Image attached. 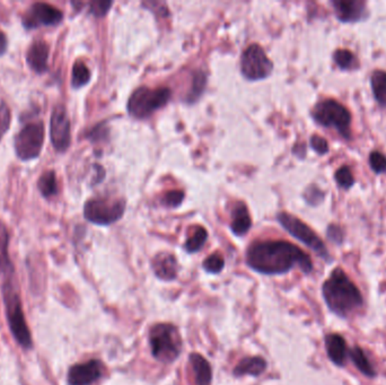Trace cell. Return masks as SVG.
Wrapping results in <instances>:
<instances>
[{
	"instance_id": "36",
	"label": "cell",
	"mask_w": 386,
	"mask_h": 385,
	"mask_svg": "<svg viewBox=\"0 0 386 385\" xmlns=\"http://www.w3.org/2000/svg\"><path fill=\"white\" fill-rule=\"evenodd\" d=\"M111 6H112L111 1H93V3H90V12L96 17H102V16L105 15L106 12H109Z\"/></svg>"
},
{
	"instance_id": "23",
	"label": "cell",
	"mask_w": 386,
	"mask_h": 385,
	"mask_svg": "<svg viewBox=\"0 0 386 385\" xmlns=\"http://www.w3.org/2000/svg\"><path fill=\"white\" fill-rule=\"evenodd\" d=\"M334 60L336 65L343 72L356 70L359 68V61L355 53L347 49H338L334 51Z\"/></svg>"
},
{
	"instance_id": "35",
	"label": "cell",
	"mask_w": 386,
	"mask_h": 385,
	"mask_svg": "<svg viewBox=\"0 0 386 385\" xmlns=\"http://www.w3.org/2000/svg\"><path fill=\"white\" fill-rule=\"evenodd\" d=\"M309 144H311L312 149L318 152V155H325L330 150L327 139H324L323 137H320L318 135L312 136Z\"/></svg>"
},
{
	"instance_id": "13",
	"label": "cell",
	"mask_w": 386,
	"mask_h": 385,
	"mask_svg": "<svg viewBox=\"0 0 386 385\" xmlns=\"http://www.w3.org/2000/svg\"><path fill=\"white\" fill-rule=\"evenodd\" d=\"M331 5L336 19L343 24L363 22L369 16L367 3L363 0H334Z\"/></svg>"
},
{
	"instance_id": "15",
	"label": "cell",
	"mask_w": 386,
	"mask_h": 385,
	"mask_svg": "<svg viewBox=\"0 0 386 385\" xmlns=\"http://www.w3.org/2000/svg\"><path fill=\"white\" fill-rule=\"evenodd\" d=\"M49 59V46L45 41H34L28 48L26 53V62L33 72L43 74L48 70Z\"/></svg>"
},
{
	"instance_id": "8",
	"label": "cell",
	"mask_w": 386,
	"mask_h": 385,
	"mask_svg": "<svg viewBox=\"0 0 386 385\" xmlns=\"http://www.w3.org/2000/svg\"><path fill=\"white\" fill-rule=\"evenodd\" d=\"M125 201L123 199H92L85 204V218L96 225H110L116 223L123 216Z\"/></svg>"
},
{
	"instance_id": "22",
	"label": "cell",
	"mask_w": 386,
	"mask_h": 385,
	"mask_svg": "<svg viewBox=\"0 0 386 385\" xmlns=\"http://www.w3.org/2000/svg\"><path fill=\"white\" fill-rule=\"evenodd\" d=\"M371 87L376 102L386 109V72L374 70L371 75Z\"/></svg>"
},
{
	"instance_id": "5",
	"label": "cell",
	"mask_w": 386,
	"mask_h": 385,
	"mask_svg": "<svg viewBox=\"0 0 386 385\" xmlns=\"http://www.w3.org/2000/svg\"><path fill=\"white\" fill-rule=\"evenodd\" d=\"M152 353L162 363H172L182 351V340L179 330L168 323L156 324L150 333Z\"/></svg>"
},
{
	"instance_id": "26",
	"label": "cell",
	"mask_w": 386,
	"mask_h": 385,
	"mask_svg": "<svg viewBox=\"0 0 386 385\" xmlns=\"http://www.w3.org/2000/svg\"><path fill=\"white\" fill-rule=\"evenodd\" d=\"M90 79V69L84 62L77 61L72 67V85L74 88H81L88 84Z\"/></svg>"
},
{
	"instance_id": "33",
	"label": "cell",
	"mask_w": 386,
	"mask_h": 385,
	"mask_svg": "<svg viewBox=\"0 0 386 385\" xmlns=\"http://www.w3.org/2000/svg\"><path fill=\"white\" fill-rule=\"evenodd\" d=\"M183 199V191L173 190V191H170V192L166 193L165 196L163 197L162 204L163 206H165V207L175 208V207H179V206L182 204Z\"/></svg>"
},
{
	"instance_id": "7",
	"label": "cell",
	"mask_w": 386,
	"mask_h": 385,
	"mask_svg": "<svg viewBox=\"0 0 386 385\" xmlns=\"http://www.w3.org/2000/svg\"><path fill=\"white\" fill-rule=\"evenodd\" d=\"M278 221L281 224V226L285 230L293 235L295 239H298L301 242L304 243L307 248H311L312 251H314L320 258L323 259L327 262H331L330 253L327 251V246L324 244L318 234L312 230L311 227L307 226L305 223H303L301 219L294 216V215L288 214V213H281L278 214Z\"/></svg>"
},
{
	"instance_id": "17",
	"label": "cell",
	"mask_w": 386,
	"mask_h": 385,
	"mask_svg": "<svg viewBox=\"0 0 386 385\" xmlns=\"http://www.w3.org/2000/svg\"><path fill=\"white\" fill-rule=\"evenodd\" d=\"M153 269L156 276L163 280H173L178 276L179 264L176 258L171 253H159L153 260Z\"/></svg>"
},
{
	"instance_id": "3",
	"label": "cell",
	"mask_w": 386,
	"mask_h": 385,
	"mask_svg": "<svg viewBox=\"0 0 386 385\" xmlns=\"http://www.w3.org/2000/svg\"><path fill=\"white\" fill-rule=\"evenodd\" d=\"M3 277V296L6 306L7 319L10 324V333L16 342L26 349L32 347V337L26 317L23 313L22 302L17 292V282L15 279V271L10 270L1 273Z\"/></svg>"
},
{
	"instance_id": "11",
	"label": "cell",
	"mask_w": 386,
	"mask_h": 385,
	"mask_svg": "<svg viewBox=\"0 0 386 385\" xmlns=\"http://www.w3.org/2000/svg\"><path fill=\"white\" fill-rule=\"evenodd\" d=\"M63 12L49 3H33L23 16V25L26 28H38L40 26H56L61 23Z\"/></svg>"
},
{
	"instance_id": "9",
	"label": "cell",
	"mask_w": 386,
	"mask_h": 385,
	"mask_svg": "<svg viewBox=\"0 0 386 385\" xmlns=\"http://www.w3.org/2000/svg\"><path fill=\"white\" fill-rule=\"evenodd\" d=\"M44 141V126L41 121L26 124L15 138V152L22 161H31L40 155Z\"/></svg>"
},
{
	"instance_id": "1",
	"label": "cell",
	"mask_w": 386,
	"mask_h": 385,
	"mask_svg": "<svg viewBox=\"0 0 386 385\" xmlns=\"http://www.w3.org/2000/svg\"><path fill=\"white\" fill-rule=\"evenodd\" d=\"M246 262L265 275H283L298 267L304 273L313 270L311 258L298 246L286 241H260L250 246Z\"/></svg>"
},
{
	"instance_id": "27",
	"label": "cell",
	"mask_w": 386,
	"mask_h": 385,
	"mask_svg": "<svg viewBox=\"0 0 386 385\" xmlns=\"http://www.w3.org/2000/svg\"><path fill=\"white\" fill-rule=\"evenodd\" d=\"M334 180L339 188L343 190H349L355 184V177L352 170L347 165H343L336 170L334 173Z\"/></svg>"
},
{
	"instance_id": "34",
	"label": "cell",
	"mask_w": 386,
	"mask_h": 385,
	"mask_svg": "<svg viewBox=\"0 0 386 385\" xmlns=\"http://www.w3.org/2000/svg\"><path fill=\"white\" fill-rule=\"evenodd\" d=\"M327 236L329 241L334 243L336 246H341L345 241V232L343 227L336 225V224H331L327 227Z\"/></svg>"
},
{
	"instance_id": "30",
	"label": "cell",
	"mask_w": 386,
	"mask_h": 385,
	"mask_svg": "<svg viewBox=\"0 0 386 385\" xmlns=\"http://www.w3.org/2000/svg\"><path fill=\"white\" fill-rule=\"evenodd\" d=\"M369 166L372 170L376 174H383L386 172V156L383 152H376L374 150L369 154L368 157Z\"/></svg>"
},
{
	"instance_id": "25",
	"label": "cell",
	"mask_w": 386,
	"mask_h": 385,
	"mask_svg": "<svg viewBox=\"0 0 386 385\" xmlns=\"http://www.w3.org/2000/svg\"><path fill=\"white\" fill-rule=\"evenodd\" d=\"M208 239L207 230L201 226H196L193 228L192 233L187 237L185 242V250L190 253L199 251L203 248Z\"/></svg>"
},
{
	"instance_id": "6",
	"label": "cell",
	"mask_w": 386,
	"mask_h": 385,
	"mask_svg": "<svg viewBox=\"0 0 386 385\" xmlns=\"http://www.w3.org/2000/svg\"><path fill=\"white\" fill-rule=\"evenodd\" d=\"M171 99V90L167 87L150 88L139 87L131 94L128 111L134 118L146 119L154 112L165 106Z\"/></svg>"
},
{
	"instance_id": "21",
	"label": "cell",
	"mask_w": 386,
	"mask_h": 385,
	"mask_svg": "<svg viewBox=\"0 0 386 385\" xmlns=\"http://www.w3.org/2000/svg\"><path fill=\"white\" fill-rule=\"evenodd\" d=\"M348 354L352 363L355 364V366L365 376H367V377H375L376 376V371L374 370L371 362L368 360L367 356L365 355L364 351L360 347L355 346L348 351Z\"/></svg>"
},
{
	"instance_id": "28",
	"label": "cell",
	"mask_w": 386,
	"mask_h": 385,
	"mask_svg": "<svg viewBox=\"0 0 386 385\" xmlns=\"http://www.w3.org/2000/svg\"><path fill=\"white\" fill-rule=\"evenodd\" d=\"M205 86H206V76H205V74L198 72V74L194 75L192 88H191L190 92L187 94V102L192 103L199 99L201 97V94L203 93Z\"/></svg>"
},
{
	"instance_id": "24",
	"label": "cell",
	"mask_w": 386,
	"mask_h": 385,
	"mask_svg": "<svg viewBox=\"0 0 386 385\" xmlns=\"http://www.w3.org/2000/svg\"><path fill=\"white\" fill-rule=\"evenodd\" d=\"M38 188L41 195L45 198H50L58 192L56 173L53 171L44 172L39 179Z\"/></svg>"
},
{
	"instance_id": "16",
	"label": "cell",
	"mask_w": 386,
	"mask_h": 385,
	"mask_svg": "<svg viewBox=\"0 0 386 385\" xmlns=\"http://www.w3.org/2000/svg\"><path fill=\"white\" fill-rule=\"evenodd\" d=\"M325 349H327V356L331 362L338 367H343L346 365L347 342L343 337L338 333H330L325 337Z\"/></svg>"
},
{
	"instance_id": "4",
	"label": "cell",
	"mask_w": 386,
	"mask_h": 385,
	"mask_svg": "<svg viewBox=\"0 0 386 385\" xmlns=\"http://www.w3.org/2000/svg\"><path fill=\"white\" fill-rule=\"evenodd\" d=\"M312 117L324 128H332L343 139L352 138V115L346 106L336 99H322L312 110Z\"/></svg>"
},
{
	"instance_id": "37",
	"label": "cell",
	"mask_w": 386,
	"mask_h": 385,
	"mask_svg": "<svg viewBox=\"0 0 386 385\" xmlns=\"http://www.w3.org/2000/svg\"><path fill=\"white\" fill-rule=\"evenodd\" d=\"M7 39L6 35L3 34V31H0V56L6 52Z\"/></svg>"
},
{
	"instance_id": "18",
	"label": "cell",
	"mask_w": 386,
	"mask_h": 385,
	"mask_svg": "<svg viewBox=\"0 0 386 385\" xmlns=\"http://www.w3.org/2000/svg\"><path fill=\"white\" fill-rule=\"evenodd\" d=\"M193 373L194 385H209L212 382V368L208 362L199 354H191L189 357Z\"/></svg>"
},
{
	"instance_id": "10",
	"label": "cell",
	"mask_w": 386,
	"mask_h": 385,
	"mask_svg": "<svg viewBox=\"0 0 386 385\" xmlns=\"http://www.w3.org/2000/svg\"><path fill=\"white\" fill-rule=\"evenodd\" d=\"M272 70L274 63L258 44H252L244 51L241 58V72L244 77L250 81H260L268 77Z\"/></svg>"
},
{
	"instance_id": "20",
	"label": "cell",
	"mask_w": 386,
	"mask_h": 385,
	"mask_svg": "<svg viewBox=\"0 0 386 385\" xmlns=\"http://www.w3.org/2000/svg\"><path fill=\"white\" fill-rule=\"evenodd\" d=\"M267 368V362L262 357H246L237 364L234 370L236 376H258Z\"/></svg>"
},
{
	"instance_id": "14",
	"label": "cell",
	"mask_w": 386,
	"mask_h": 385,
	"mask_svg": "<svg viewBox=\"0 0 386 385\" xmlns=\"http://www.w3.org/2000/svg\"><path fill=\"white\" fill-rule=\"evenodd\" d=\"M103 375V364L100 360H90L70 367L68 372L69 385H90Z\"/></svg>"
},
{
	"instance_id": "31",
	"label": "cell",
	"mask_w": 386,
	"mask_h": 385,
	"mask_svg": "<svg viewBox=\"0 0 386 385\" xmlns=\"http://www.w3.org/2000/svg\"><path fill=\"white\" fill-rule=\"evenodd\" d=\"M304 197H305V200L309 205L318 206L323 202L324 198H325V192L323 190L320 189L318 186L312 184L305 190Z\"/></svg>"
},
{
	"instance_id": "32",
	"label": "cell",
	"mask_w": 386,
	"mask_h": 385,
	"mask_svg": "<svg viewBox=\"0 0 386 385\" xmlns=\"http://www.w3.org/2000/svg\"><path fill=\"white\" fill-rule=\"evenodd\" d=\"M10 120L12 115L8 106L5 103L0 102V140L3 139V137L10 129Z\"/></svg>"
},
{
	"instance_id": "2",
	"label": "cell",
	"mask_w": 386,
	"mask_h": 385,
	"mask_svg": "<svg viewBox=\"0 0 386 385\" xmlns=\"http://www.w3.org/2000/svg\"><path fill=\"white\" fill-rule=\"evenodd\" d=\"M322 294L327 306L340 317H348L364 304V298L341 268H336L322 286Z\"/></svg>"
},
{
	"instance_id": "29",
	"label": "cell",
	"mask_w": 386,
	"mask_h": 385,
	"mask_svg": "<svg viewBox=\"0 0 386 385\" xmlns=\"http://www.w3.org/2000/svg\"><path fill=\"white\" fill-rule=\"evenodd\" d=\"M203 269L208 273H219L224 269L225 260L221 253H214L203 261Z\"/></svg>"
},
{
	"instance_id": "19",
	"label": "cell",
	"mask_w": 386,
	"mask_h": 385,
	"mask_svg": "<svg viewBox=\"0 0 386 385\" xmlns=\"http://www.w3.org/2000/svg\"><path fill=\"white\" fill-rule=\"evenodd\" d=\"M252 226V219L250 217L249 210L243 202H237L232 211L231 228L234 234L242 236L249 232Z\"/></svg>"
},
{
	"instance_id": "12",
	"label": "cell",
	"mask_w": 386,
	"mask_h": 385,
	"mask_svg": "<svg viewBox=\"0 0 386 385\" xmlns=\"http://www.w3.org/2000/svg\"><path fill=\"white\" fill-rule=\"evenodd\" d=\"M51 141L56 150L65 152L68 149L72 135H70V120L65 106H57L53 109L50 122Z\"/></svg>"
}]
</instances>
